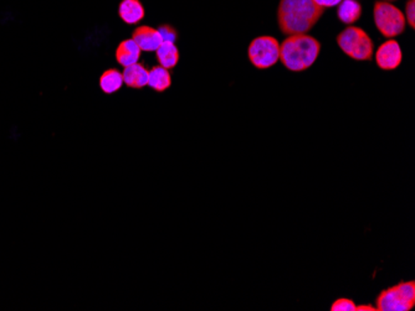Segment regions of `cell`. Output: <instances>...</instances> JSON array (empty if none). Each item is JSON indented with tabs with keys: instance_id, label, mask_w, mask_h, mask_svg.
<instances>
[{
	"instance_id": "6da1fadb",
	"label": "cell",
	"mask_w": 415,
	"mask_h": 311,
	"mask_svg": "<svg viewBox=\"0 0 415 311\" xmlns=\"http://www.w3.org/2000/svg\"><path fill=\"white\" fill-rule=\"evenodd\" d=\"M325 9L312 0H280L277 23L284 35L307 34L315 26Z\"/></svg>"
},
{
	"instance_id": "7a4b0ae2",
	"label": "cell",
	"mask_w": 415,
	"mask_h": 311,
	"mask_svg": "<svg viewBox=\"0 0 415 311\" xmlns=\"http://www.w3.org/2000/svg\"><path fill=\"white\" fill-rule=\"evenodd\" d=\"M320 52V41L314 36L289 35L280 45V61L289 71L302 72L315 64Z\"/></svg>"
},
{
	"instance_id": "3957f363",
	"label": "cell",
	"mask_w": 415,
	"mask_h": 311,
	"mask_svg": "<svg viewBox=\"0 0 415 311\" xmlns=\"http://www.w3.org/2000/svg\"><path fill=\"white\" fill-rule=\"evenodd\" d=\"M337 44L347 56L355 61H370L373 57V41L365 30L357 26L345 28L337 36Z\"/></svg>"
},
{
	"instance_id": "277c9868",
	"label": "cell",
	"mask_w": 415,
	"mask_h": 311,
	"mask_svg": "<svg viewBox=\"0 0 415 311\" xmlns=\"http://www.w3.org/2000/svg\"><path fill=\"white\" fill-rule=\"evenodd\" d=\"M377 311H410L415 307V282H400L380 292L377 297Z\"/></svg>"
},
{
	"instance_id": "5b68a950",
	"label": "cell",
	"mask_w": 415,
	"mask_h": 311,
	"mask_svg": "<svg viewBox=\"0 0 415 311\" xmlns=\"http://www.w3.org/2000/svg\"><path fill=\"white\" fill-rule=\"evenodd\" d=\"M375 28L387 39L403 34L406 20L399 8L389 1H377L373 8Z\"/></svg>"
},
{
	"instance_id": "8992f818",
	"label": "cell",
	"mask_w": 415,
	"mask_h": 311,
	"mask_svg": "<svg viewBox=\"0 0 415 311\" xmlns=\"http://www.w3.org/2000/svg\"><path fill=\"white\" fill-rule=\"evenodd\" d=\"M248 56L256 69H270L280 60V44L272 36H259L251 41Z\"/></svg>"
},
{
	"instance_id": "52a82bcc",
	"label": "cell",
	"mask_w": 415,
	"mask_h": 311,
	"mask_svg": "<svg viewBox=\"0 0 415 311\" xmlns=\"http://www.w3.org/2000/svg\"><path fill=\"white\" fill-rule=\"evenodd\" d=\"M403 60V54L398 41L389 39L384 44L380 45L375 51V62L383 71H393L398 69Z\"/></svg>"
},
{
	"instance_id": "ba28073f",
	"label": "cell",
	"mask_w": 415,
	"mask_h": 311,
	"mask_svg": "<svg viewBox=\"0 0 415 311\" xmlns=\"http://www.w3.org/2000/svg\"><path fill=\"white\" fill-rule=\"evenodd\" d=\"M132 39L135 40V44L140 46V51H145V52H155V50L158 49L160 45L163 43L158 30L153 29L147 25L137 28L132 34Z\"/></svg>"
},
{
	"instance_id": "9c48e42d",
	"label": "cell",
	"mask_w": 415,
	"mask_h": 311,
	"mask_svg": "<svg viewBox=\"0 0 415 311\" xmlns=\"http://www.w3.org/2000/svg\"><path fill=\"white\" fill-rule=\"evenodd\" d=\"M122 76H123V84L126 86H128L131 89H143L148 84L150 69H147L145 64L137 62V64H131L128 67H125Z\"/></svg>"
},
{
	"instance_id": "30bf717a",
	"label": "cell",
	"mask_w": 415,
	"mask_h": 311,
	"mask_svg": "<svg viewBox=\"0 0 415 311\" xmlns=\"http://www.w3.org/2000/svg\"><path fill=\"white\" fill-rule=\"evenodd\" d=\"M140 46L135 44V40H123L116 50V60L121 66L128 67L140 61Z\"/></svg>"
},
{
	"instance_id": "8fae6325",
	"label": "cell",
	"mask_w": 415,
	"mask_h": 311,
	"mask_svg": "<svg viewBox=\"0 0 415 311\" xmlns=\"http://www.w3.org/2000/svg\"><path fill=\"white\" fill-rule=\"evenodd\" d=\"M118 15L126 24L135 25L145 18V11L140 0H122Z\"/></svg>"
},
{
	"instance_id": "7c38bea8",
	"label": "cell",
	"mask_w": 415,
	"mask_h": 311,
	"mask_svg": "<svg viewBox=\"0 0 415 311\" xmlns=\"http://www.w3.org/2000/svg\"><path fill=\"white\" fill-rule=\"evenodd\" d=\"M155 57L165 69H175L179 62V50L173 43H162L155 50Z\"/></svg>"
},
{
	"instance_id": "4fadbf2b",
	"label": "cell",
	"mask_w": 415,
	"mask_h": 311,
	"mask_svg": "<svg viewBox=\"0 0 415 311\" xmlns=\"http://www.w3.org/2000/svg\"><path fill=\"white\" fill-rule=\"evenodd\" d=\"M150 89H155L157 92H165L172 86V74L168 69H165L163 66H155L150 71L148 76V84Z\"/></svg>"
},
{
	"instance_id": "5bb4252c",
	"label": "cell",
	"mask_w": 415,
	"mask_h": 311,
	"mask_svg": "<svg viewBox=\"0 0 415 311\" xmlns=\"http://www.w3.org/2000/svg\"><path fill=\"white\" fill-rule=\"evenodd\" d=\"M362 15V5L357 0H342L337 10V16L343 24H355Z\"/></svg>"
},
{
	"instance_id": "9a60e30c",
	"label": "cell",
	"mask_w": 415,
	"mask_h": 311,
	"mask_svg": "<svg viewBox=\"0 0 415 311\" xmlns=\"http://www.w3.org/2000/svg\"><path fill=\"white\" fill-rule=\"evenodd\" d=\"M122 84L123 76L118 69H107L100 77V87L106 94H112L120 91Z\"/></svg>"
},
{
	"instance_id": "2e32d148",
	"label": "cell",
	"mask_w": 415,
	"mask_h": 311,
	"mask_svg": "<svg viewBox=\"0 0 415 311\" xmlns=\"http://www.w3.org/2000/svg\"><path fill=\"white\" fill-rule=\"evenodd\" d=\"M157 30H158L163 43H173L175 44V40L178 39V31L172 25H160Z\"/></svg>"
},
{
	"instance_id": "e0dca14e",
	"label": "cell",
	"mask_w": 415,
	"mask_h": 311,
	"mask_svg": "<svg viewBox=\"0 0 415 311\" xmlns=\"http://www.w3.org/2000/svg\"><path fill=\"white\" fill-rule=\"evenodd\" d=\"M355 307L357 305L353 300L347 299V298H341L332 304L331 311H355Z\"/></svg>"
},
{
	"instance_id": "ac0fdd59",
	"label": "cell",
	"mask_w": 415,
	"mask_h": 311,
	"mask_svg": "<svg viewBox=\"0 0 415 311\" xmlns=\"http://www.w3.org/2000/svg\"><path fill=\"white\" fill-rule=\"evenodd\" d=\"M405 20L408 21L411 29L415 28V1L414 0H409L405 4Z\"/></svg>"
},
{
	"instance_id": "d6986e66",
	"label": "cell",
	"mask_w": 415,
	"mask_h": 311,
	"mask_svg": "<svg viewBox=\"0 0 415 311\" xmlns=\"http://www.w3.org/2000/svg\"><path fill=\"white\" fill-rule=\"evenodd\" d=\"M315 4L319 5L321 8H331V6H336V5L340 4L342 0H312Z\"/></svg>"
},
{
	"instance_id": "ffe728a7",
	"label": "cell",
	"mask_w": 415,
	"mask_h": 311,
	"mask_svg": "<svg viewBox=\"0 0 415 311\" xmlns=\"http://www.w3.org/2000/svg\"><path fill=\"white\" fill-rule=\"evenodd\" d=\"M355 311H377V307H370V305H360V307H355Z\"/></svg>"
},
{
	"instance_id": "44dd1931",
	"label": "cell",
	"mask_w": 415,
	"mask_h": 311,
	"mask_svg": "<svg viewBox=\"0 0 415 311\" xmlns=\"http://www.w3.org/2000/svg\"><path fill=\"white\" fill-rule=\"evenodd\" d=\"M383 1H393V0H383Z\"/></svg>"
}]
</instances>
